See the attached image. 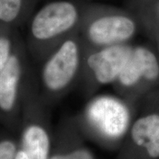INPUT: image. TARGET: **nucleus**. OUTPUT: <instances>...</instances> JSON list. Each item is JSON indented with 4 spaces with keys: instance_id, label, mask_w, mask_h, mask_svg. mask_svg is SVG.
Wrapping results in <instances>:
<instances>
[{
    "instance_id": "nucleus-4",
    "label": "nucleus",
    "mask_w": 159,
    "mask_h": 159,
    "mask_svg": "<svg viewBox=\"0 0 159 159\" xmlns=\"http://www.w3.org/2000/svg\"><path fill=\"white\" fill-rule=\"evenodd\" d=\"M132 49L131 46L122 43L102 47L89 55L87 65L96 82L100 85L117 82Z\"/></svg>"
},
{
    "instance_id": "nucleus-12",
    "label": "nucleus",
    "mask_w": 159,
    "mask_h": 159,
    "mask_svg": "<svg viewBox=\"0 0 159 159\" xmlns=\"http://www.w3.org/2000/svg\"><path fill=\"white\" fill-rule=\"evenodd\" d=\"M16 146L11 141H4L0 143V159H15Z\"/></svg>"
},
{
    "instance_id": "nucleus-7",
    "label": "nucleus",
    "mask_w": 159,
    "mask_h": 159,
    "mask_svg": "<svg viewBox=\"0 0 159 159\" xmlns=\"http://www.w3.org/2000/svg\"><path fill=\"white\" fill-rule=\"evenodd\" d=\"M130 138L151 158H159V114L141 116L130 127Z\"/></svg>"
},
{
    "instance_id": "nucleus-1",
    "label": "nucleus",
    "mask_w": 159,
    "mask_h": 159,
    "mask_svg": "<svg viewBox=\"0 0 159 159\" xmlns=\"http://www.w3.org/2000/svg\"><path fill=\"white\" fill-rule=\"evenodd\" d=\"M85 116L94 130L108 140L121 139L130 127L128 107L111 95H100L91 99L85 108Z\"/></svg>"
},
{
    "instance_id": "nucleus-11",
    "label": "nucleus",
    "mask_w": 159,
    "mask_h": 159,
    "mask_svg": "<svg viewBox=\"0 0 159 159\" xmlns=\"http://www.w3.org/2000/svg\"><path fill=\"white\" fill-rule=\"evenodd\" d=\"M49 159H94V157L89 150L80 148L68 153L55 155Z\"/></svg>"
},
{
    "instance_id": "nucleus-14",
    "label": "nucleus",
    "mask_w": 159,
    "mask_h": 159,
    "mask_svg": "<svg viewBox=\"0 0 159 159\" xmlns=\"http://www.w3.org/2000/svg\"><path fill=\"white\" fill-rule=\"evenodd\" d=\"M15 159H28L27 155L23 150H21L16 153V156L15 157Z\"/></svg>"
},
{
    "instance_id": "nucleus-3",
    "label": "nucleus",
    "mask_w": 159,
    "mask_h": 159,
    "mask_svg": "<svg viewBox=\"0 0 159 159\" xmlns=\"http://www.w3.org/2000/svg\"><path fill=\"white\" fill-rule=\"evenodd\" d=\"M77 12L68 2H55L48 4L35 15L31 25L33 37L47 41L63 34L75 25Z\"/></svg>"
},
{
    "instance_id": "nucleus-2",
    "label": "nucleus",
    "mask_w": 159,
    "mask_h": 159,
    "mask_svg": "<svg viewBox=\"0 0 159 159\" xmlns=\"http://www.w3.org/2000/svg\"><path fill=\"white\" fill-rule=\"evenodd\" d=\"M80 65L78 46L66 40L47 60L41 71V82L46 90L58 93L74 81Z\"/></svg>"
},
{
    "instance_id": "nucleus-5",
    "label": "nucleus",
    "mask_w": 159,
    "mask_h": 159,
    "mask_svg": "<svg viewBox=\"0 0 159 159\" xmlns=\"http://www.w3.org/2000/svg\"><path fill=\"white\" fill-rule=\"evenodd\" d=\"M136 25L130 18L121 15L107 16L93 21L88 30V37L100 47L122 44L134 36Z\"/></svg>"
},
{
    "instance_id": "nucleus-6",
    "label": "nucleus",
    "mask_w": 159,
    "mask_h": 159,
    "mask_svg": "<svg viewBox=\"0 0 159 159\" xmlns=\"http://www.w3.org/2000/svg\"><path fill=\"white\" fill-rule=\"evenodd\" d=\"M159 77V63L150 49L133 47L130 57L119 75L118 82L124 88H132L144 80L153 82Z\"/></svg>"
},
{
    "instance_id": "nucleus-10",
    "label": "nucleus",
    "mask_w": 159,
    "mask_h": 159,
    "mask_svg": "<svg viewBox=\"0 0 159 159\" xmlns=\"http://www.w3.org/2000/svg\"><path fill=\"white\" fill-rule=\"evenodd\" d=\"M21 0H0V20L5 22L13 21L19 15Z\"/></svg>"
},
{
    "instance_id": "nucleus-13",
    "label": "nucleus",
    "mask_w": 159,
    "mask_h": 159,
    "mask_svg": "<svg viewBox=\"0 0 159 159\" xmlns=\"http://www.w3.org/2000/svg\"><path fill=\"white\" fill-rule=\"evenodd\" d=\"M11 43L9 40L5 38H0V71L5 66L10 57Z\"/></svg>"
},
{
    "instance_id": "nucleus-8",
    "label": "nucleus",
    "mask_w": 159,
    "mask_h": 159,
    "mask_svg": "<svg viewBox=\"0 0 159 159\" xmlns=\"http://www.w3.org/2000/svg\"><path fill=\"white\" fill-rule=\"evenodd\" d=\"M22 68L19 59L11 55L0 71V108L9 111L16 102Z\"/></svg>"
},
{
    "instance_id": "nucleus-9",
    "label": "nucleus",
    "mask_w": 159,
    "mask_h": 159,
    "mask_svg": "<svg viewBox=\"0 0 159 159\" xmlns=\"http://www.w3.org/2000/svg\"><path fill=\"white\" fill-rule=\"evenodd\" d=\"M22 150L28 159H49L51 138L49 132L39 123H30L21 133Z\"/></svg>"
}]
</instances>
